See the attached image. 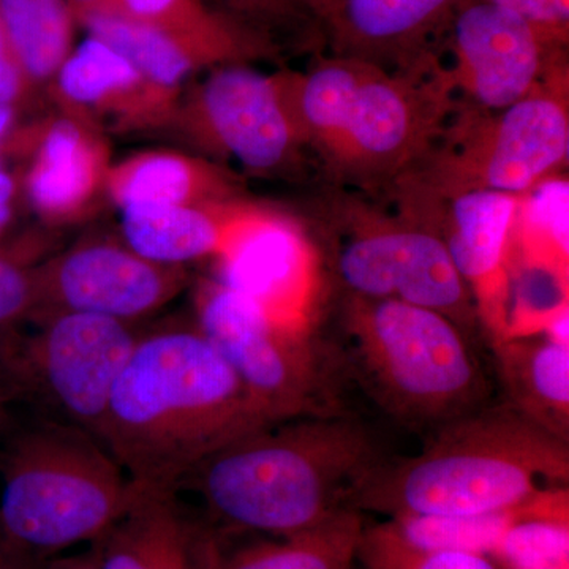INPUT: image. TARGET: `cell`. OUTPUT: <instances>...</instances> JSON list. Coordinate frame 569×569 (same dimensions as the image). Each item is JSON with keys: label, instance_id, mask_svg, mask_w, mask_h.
<instances>
[{"label": "cell", "instance_id": "6da1fadb", "mask_svg": "<svg viewBox=\"0 0 569 569\" xmlns=\"http://www.w3.org/2000/svg\"><path fill=\"white\" fill-rule=\"evenodd\" d=\"M272 425L194 321L142 329L97 440L140 489H181L203 460Z\"/></svg>", "mask_w": 569, "mask_h": 569}, {"label": "cell", "instance_id": "7a4b0ae2", "mask_svg": "<svg viewBox=\"0 0 569 569\" xmlns=\"http://www.w3.org/2000/svg\"><path fill=\"white\" fill-rule=\"evenodd\" d=\"M299 132L329 182L391 189L432 151L458 110L447 70L391 71L320 56L305 71L284 69Z\"/></svg>", "mask_w": 569, "mask_h": 569}, {"label": "cell", "instance_id": "3957f363", "mask_svg": "<svg viewBox=\"0 0 569 569\" xmlns=\"http://www.w3.org/2000/svg\"><path fill=\"white\" fill-rule=\"evenodd\" d=\"M380 443L346 411L272 422L213 452L183 479L228 529L290 537L342 509L385 462Z\"/></svg>", "mask_w": 569, "mask_h": 569}, {"label": "cell", "instance_id": "277c9868", "mask_svg": "<svg viewBox=\"0 0 569 569\" xmlns=\"http://www.w3.org/2000/svg\"><path fill=\"white\" fill-rule=\"evenodd\" d=\"M569 441L515 408L482 407L432 432L421 455L385 460L348 508L385 515L478 516L568 489Z\"/></svg>", "mask_w": 569, "mask_h": 569}, {"label": "cell", "instance_id": "5b68a950", "mask_svg": "<svg viewBox=\"0 0 569 569\" xmlns=\"http://www.w3.org/2000/svg\"><path fill=\"white\" fill-rule=\"evenodd\" d=\"M342 343L329 355L385 413L436 430L486 407L488 377L470 335L443 313L396 299L346 295Z\"/></svg>", "mask_w": 569, "mask_h": 569}, {"label": "cell", "instance_id": "8992f818", "mask_svg": "<svg viewBox=\"0 0 569 569\" xmlns=\"http://www.w3.org/2000/svg\"><path fill=\"white\" fill-rule=\"evenodd\" d=\"M0 459V531L18 569H41L92 545L132 505L137 488L84 430L41 419L13 429Z\"/></svg>", "mask_w": 569, "mask_h": 569}, {"label": "cell", "instance_id": "52a82bcc", "mask_svg": "<svg viewBox=\"0 0 569 569\" xmlns=\"http://www.w3.org/2000/svg\"><path fill=\"white\" fill-rule=\"evenodd\" d=\"M567 59L546 80L505 110L458 108L426 159L399 181L432 194L490 190L523 197L567 163Z\"/></svg>", "mask_w": 569, "mask_h": 569}, {"label": "cell", "instance_id": "ba28073f", "mask_svg": "<svg viewBox=\"0 0 569 569\" xmlns=\"http://www.w3.org/2000/svg\"><path fill=\"white\" fill-rule=\"evenodd\" d=\"M193 312L269 422L342 411L339 369L316 331L280 323L216 277L194 284Z\"/></svg>", "mask_w": 569, "mask_h": 569}, {"label": "cell", "instance_id": "9c48e42d", "mask_svg": "<svg viewBox=\"0 0 569 569\" xmlns=\"http://www.w3.org/2000/svg\"><path fill=\"white\" fill-rule=\"evenodd\" d=\"M0 335V380L43 417L99 436L112 388L142 329L89 313H56Z\"/></svg>", "mask_w": 569, "mask_h": 569}, {"label": "cell", "instance_id": "30bf717a", "mask_svg": "<svg viewBox=\"0 0 569 569\" xmlns=\"http://www.w3.org/2000/svg\"><path fill=\"white\" fill-rule=\"evenodd\" d=\"M164 133L220 164L238 163L261 178L299 179L310 153L296 123L284 69L263 73L228 63L183 89Z\"/></svg>", "mask_w": 569, "mask_h": 569}, {"label": "cell", "instance_id": "8fae6325", "mask_svg": "<svg viewBox=\"0 0 569 569\" xmlns=\"http://www.w3.org/2000/svg\"><path fill=\"white\" fill-rule=\"evenodd\" d=\"M336 201L329 264L346 295L427 307L473 332V293L430 228L400 211L391 217L350 198Z\"/></svg>", "mask_w": 569, "mask_h": 569}, {"label": "cell", "instance_id": "7c38bea8", "mask_svg": "<svg viewBox=\"0 0 569 569\" xmlns=\"http://www.w3.org/2000/svg\"><path fill=\"white\" fill-rule=\"evenodd\" d=\"M36 282L32 321L56 313H89L140 325L178 298L190 276L182 266L141 257L122 239L91 236L39 261Z\"/></svg>", "mask_w": 569, "mask_h": 569}, {"label": "cell", "instance_id": "4fadbf2b", "mask_svg": "<svg viewBox=\"0 0 569 569\" xmlns=\"http://www.w3.org/2000/svg\"><path fill=\"white\" fill-rule=\"evenodd\" d=\"M448 32L452 62L445 70L463 110L500 111L526 99L567 51L488 0H463Z\"/></svg>", "mask_w": 569, "mask_h": 569}, {"label": "cell", "instance_id": "5bb4252c", "mask_svg": "<svg viewBox=\"0 0 569 569\" xmlns=\"http://www.w3.org/2000/svg\"><path fill=\"white\" fill-rule=\"evenodd\" d=\"M212 261V277L244 295L277 321L316 331L323 264L316 242L295 217L254 204Z\"/></svg>", "mask_w": 569, "mask_h": 569}, {"label": "cell", "instance_id": "9a60e30c", "mask_svg": "<svg viewBox=\"0 0 569 569\" xmlns=\"http://www.w3.org/2000/svg\"><path fill=\"white\" fill-rule=\"evenodd\" d=\"M399 211L426 224L447 247L452 264L477 302L479 323L492 339L503 335L508 261L518 220V194L468 190L432 194L397 181Z\"/></svg>", "mask_w": 569, "mask_h": 569}, {"label": "cell", "instance_id": "2e32d148", "mask_svg": "<svg viewBox=\"0 0 569 569\" xmlns=\"http://www.w3.org/2000/svg\"><path fill=\"white\" fill-rule=\"evenodd\" d=\"M50 88L59 111L107 137L164 133L181 96L148 80L129 59L89 36L67 56Z\"/></svg>", "mask_w": 569, "mask_h": 569}, {"label": "cell", "instance_id": "e0dca14e", "mask_svg": "<svg viewBox=\"0 0 569 569\" xmlns=\"http://www.w3.org/2000/svg\"><path fill=\"white\" fill-rule=\"evenodd\" d=\"M111 164L107 134L58 110L29 132L26 198L51 227L81 222L108 200Z\"/></svg>", "mask_w": 569, "mask_h": 569}, {"label": "cell", "instance_id": "ac0fdd59", "mask_svg": "<svg viewBox=\"0 0 569 569\" xmlns=\"http://www.w3.org/2000/svg\"><path fill=\"white\" fill-rule=\"evenodd\" d=\"M463 0H337L321 32L332 56L391 71L427 70Z\"/></svg>", "mask_w": 569, "mask_h": 569}, {"label": "cell", "instance_id": "d6986e66", "mask_svg": "<svg viewBox=\"0 0 569 569\" xmlns=\"http://www.w3.org/2000/svg\"><path fill=\"white\" fill-rule=\"evenodd\" d=\"M89 550L99 569H219L223 557L212 523L170 489L137 488L132 505Z\"/></svg>", "mask_w": 569, "mask_h": 569}, {"label": "cell", "instance_id": "ffe728a7", "mask_svg": "<svg viewBox=\"0 0 569 569\" xmlns=\"http://www.w3.org/2000/svg\"><path fill=\"white\" fill-rule=\"evenodd\" d=\"M74 21L116 17L171 37L211 69L279 58L282 43L213 9L208 0H69Z\"/></svg>", "mask_w": 569, "mask_h": 569}, {"label": "cell", "instance_id": "44dd1931", "mask_svg": "<svg viewBox=\"0 0 569 569\" xmlns=\"http://www.w3.org/2000/svg\"><path fill=\"white\" fill-rule=\"evenodd\" d=\"M254 204H133L122 211V241L148 260L168 266L216 260Z\"/></svg>", "mask_w": 569, "mask_h": 569}, {"label": "cell", "instance_id": "7402d4cb", "mask_svg": "<svg viewBox=\"0 0 569 569\" xmlns=\"http://www.w3.org/2000/svg\"><path fill=\"white\" fill-rule=\"evenodd\" d=\"M241 176L198 153L151 149L112 163L107 197L133 204H212L246 200Z\"/></svg>", "mask_w": 569, "mask_h": 569}, {"label": "cell", "instance_id": "603a6c76", "mask_svg": "<svg viewBox=\"0 0 569 569\" xmlns=\"http://www.w3.org/2000/svg\"><path fill=\"white\" fill-rule=\"evenodd\" d=\"M492 346L508 406L569 441V342L539 331L500 337Z\"/></svg>", "mask_w": 569, "mask_h": 569}, {"label": "cell", "instance_id": "cb8c5ba5", "mask_svg": "<svg viewBox=\"0 0 569 569\" xmlns=\"http://www.w3.org/2000/svg\"><path fill=\"white\" fill-rule=\"evenodd\" d=\"M362 530L361 512L342 509L313 529L223 552L219 569H353Z\"/></svg>", "mask_w": 569, "mask_h": 569}, {"label": "cell", "instance_id": "d4e9b609", "mask_svg": "<svg viewBox=\"0 0 569 569\" xmlns=\"http://www.w3.org/2000/svg\"><path fill=\"white\" fill-rule=\"evenodd\" d=\"M0 21L37 91L50 88L73 50L69 0H0Z\"/></svg>", "mask_w": 569, "mask_h": 569}, {"label": "cell", "instance_id": "484cf974", "mask_svg": "<svg viewBox=\"0 0 569 569\" xmlns=\"http://www.w3.org/2000/svg\"><path fill=\"white\" fill-rule=\"evenodd\" d=\"M78 26L89 37L103 41L129 59L148 80L170 91L182 92L193 74L212 70L179 41L138 22L116 17H88Z\"/></svg>", "mask_w": 569, "mask_h": 569}, {"label": "cell", "instance_id": "4316f807", "mask_svg": "<svg viewBox=\"0 0 569 569\" xmlns=\"http://www.w3.org/2000/svg\"><path fill=\"white\" fill-rule=\"evenodd\" d=\"M493 557L508 569H569L568 489L520 509Z\"/></svg>", "mask_w": 569, "mask_h": 569}, {"label": "cell", "instance_id": "83f0119b", "mask_svg": "<svg viewBox=\"0 0 569 569\" xmlns=\"http://www.w3.org/2000/svg\"><path fill=\"white\" fill-rule=\"evenodd\" d=\"M567 179L550 178L520 197L509 258L568 276Z\"/></svg>", "mask_w": 569, "mask_h": 569}, {"label": "cell", "instance_id": "f1b7e54d", "mask_svg": "<svg viewBox=\"0 0 569 569\" xmlns=\"http://www.w3.org/2000/svg\"><path fill=\"white\" fill-rule=\"evenodd\" d=\"M522 508L478 516L400 515L388 526L418 549L493 556Z\"/></svg>", "mask_w": 569, "mask_h": 569}, {"label": "cell", "instance_id": "f546056e", "mask_svg": "<svg viewBox=\"0 0 569 569\" xmlns=\"http://www.w3.org/2000/svg\"><path fill=\"white\" fill-rule=\"evenodd\" d=\"M356 560H361L367 569H497L488 556L415 548L388 522L362 530Z\"/></svg>", "mask_w": 569, "mask_h": 569}, {"label": "cell", "instance_id": "4dcf8cb0", "mask_svg": "<svg viewBox=\"0 0 569 569\" xmlns=\"http://www.w3.org/2000/svg\"><path fill=\"white\" fill-rule=\"evenodd\" d=\"M233 20L257 29L279 41L283 33L302 40H312V31L320 26L288 0H208Z\"/></svg>", "mask_w": 569, "mask_h": 569}, {"label": "cell", "instance_id": "1f68e13d", "mask_svg": "<svg viewBox=\"0 0 569 569\" xmlns=\"http://www.w3.org/2000/svg\"><path fill=\"white\" fill-rule=\"evenodd\" d=\"M37 263L26 254L0 250V335L31 323L36 316Z\"/></svg>", "mask_w": 569, "mask_h": 569}, {"label": "cell", "instance_id": "d6a6232c", "mask_svg": "<svg viewBox=\"0 0 569 569\" xmlns=\"http://www.w3.org/2000/svg\"><path fill=\"white\" fill-rule=\"evenodd\" d=\"M493 6L518 14L553 47L567 48L569 0H488Z\"/></svg>", "mask_w": 569, "mask_h": 569}, {"label": "cell", "instance_id": "836d02e7", "mask_svg": "<svg viewBox=\"0 0 569 569\" xmlns=\"http://www.w3.org/2000/svg\"><path fill=\"white\" fill-rule=\"evenodd\" d=\"M37 92L0 21V104L20 108Z\"/></svg>", "mask_w": 569, "mask_h": 569}, {"label": "cell", "instance_id": "e575fe53", "mask_svg": "<svg viewBox=\"0 0 569 569\" xmlns=\"http://www.w3.org/2000/svg\"><path fill=\"white\" fill-rule=\"evenodd\" d=\"M18 183L9 171L0 167V238L7 233L13 220V200Z\"/></svg>", "mask_w": 569, "mask_h": 569}, {"label": "cell", "instance_id": "d590c367", "mask_svg": "<svg viewBox=\"0 0 569 569\" xmlns=\"http://www.w3.org/2000/svg\"><path fill=\"white\" fill-rule=\"evenodd\" d=\"M288 2L293 3L296 9L312 18L321 28V22L326 20L337 0H288Z\"/></svg>", "mask_w": 569, "mask_h": 569}, {"label": "cell", "instance_id": "8d00e7d4", "mask_svg": "<svg viewBox=\"0 0 569 569\" xmlns=\"http://www.w3.org/2000/svg\"><path fill=\"white\" fill-rule=\"evenodd\" d=\"M41 569H99L97 561L93 559L91 550L80 553V556L56 557L43 565Z\"/></svg>", "mask_w": 569, "mask_h": 569}, {"label": "cell", "instance_id": "74e56055", "mask_svg": "<svg viewBox=\"0 0 569 569\" xmlns=\"http://www.w3.org/2000/svg\"><path fill=\"white\" fill-rule=\"evenodd\" d=\"M18 111H20L18 108L0 104V152L3 151V146L17 127Z\"/></svg>", "mask_w": 569, "mask_h": 569}, {"label": "cell", "instance_id": "f35d334b", "mask_svg": "<svg viewBox=\"0 0 569 569\" xmlns=\"http://www.w3.org/2000/svg\"><path fill=\"white\" fill-rule=\"evenodd\" d=\"M13 402L9 389L0 380V436H6L14 429L13 419H11L10 403Z\"/></svg>", "mask_w": 569, "mask_h": 569}, {"label": "cell", "instance_id": "ab89813d", "mask_svg": "<svg viewBox=\"0 0 569 569\" xmlns=\"http://www.w3.org/2000/svg\"><path fill=\"white\" fill-rule=\"evenodd\" d=\"M0 569H18L9 548H7L2 531H0Z\"/></svg>", "mask_w": 569, "mask_h": 569}]
</instances>
